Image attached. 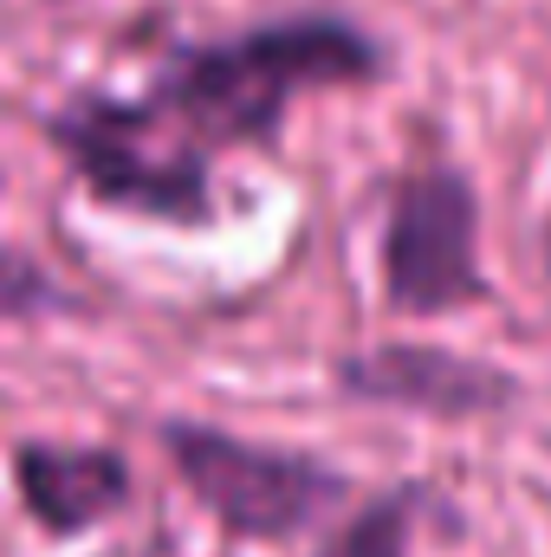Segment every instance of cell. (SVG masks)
Wrapping results in <instances>:
<instances>
[{
    "mask_svg": "<svg viewBox=\"0 0 551 557\" xmlns=\"http://www.w3.org/2000/svg\"><path fill=\"white\" fill-rule=\"evenodd\" d=\"M383 52L325 13L279 20L247 39H221L201 52H182L175 72L156 85V111L201 131V137H234V143H267L285 117V104L311 85H357L377 78Z\"/></svg>",
    "mask_w": 551,
    "mask_h": 557,
    "instance_id": "cell-1",
    "label": "cell"
},
{
    "mask_svg": "<svg viewBox=\"0 0 551 557\" xmlns=\"http://www.w3.org/2000/svg\"><path fill=\"white\" fill-rule=\"evenodd\" d=\"M162 454L228 539L285 545L344 499V473H331L325 460L241 441L208 421H162Z\"/></svg>",
    "mask_w": 551,
    "mask_h": 557,
    "instance_id": "cell-2",
    "label": "cell"
},
{
    "mask_svg": "<svg viewBox=\"0 0 551 557\" xmlns=\"http://www.w3.org/2000/svg\"><path fill=\"white\" fill-rule=\"evenodd\" d=\"M52 131L65 143L72 169L111 208H137V214H162V221H201V201H208L201 149L156 104H78Z\"/></svg>",
    "mask_w": 551,
    "mask_h": 557,
    "instance_id": "cell-3",
    "label": "cell"
},
{
    "mask_svg": "<svg viewBox=\"0 0 551 557\" xmlns=\"http://www.w3.org/2000/svg\"><path fill=\"white\" fill-rule=\"evenodd\" d=\"M383 285H390V305H403L415 318H434V311L480 298L467 175L421 169L396 188L390 234H383Z\"/></svg>",
    "mask_w": 551,
    "mask_h": 557,
    "instance_id": "cell-4",
    "label": "cell"
},
{
    "mask_svg": "<svg viewBox=\"0 0 551 557\" xmlns=\"http://www.w3.org/2000/svg\"><path fill=\"white\" fill-rule=\"evenodd\" d=\"M338 383L364 403L383 409H415V416H493L513 403V376L487 370L474 357L454 350H421V344H383V350H357L338 363Z\"/></svg>",
    "mask_w": 551,
    "mask_h": 557,
    "instance_id": "cell-5",
    "label": "cell"
},
{
    "mask_svg": "<svg viewBox=\"0 0 551 557\" xmlns=\"http://www.w3.org/2000/svg\"><path fill=\"white\" fill-rule=\"evenodd\" d=\"M20 506L52 539H85L131 499V467L118 447H72V441H26L13 454Z\"/></svg>",
    "mask_w": 551,
    "mask_h": 557,
    "instance_id": "cell-6",
    "label": "cell"
},
{
    "mask_svg": "<svg viewBox=\"0 0 551 557\" xmlns=\"http://www.w3.org/2000/svg\"><path fill=\"white\" fill-rule=\"evenodd\" d=\"M428 486H396L370 506H357L318 557H409V539H415V512H428Z\"/></svg>",
    "mask_w": 551,
    "mask_h": 557,
    "instance_id": "cell-7",
    "label": "cell"
},
{
    "mask_svg": "<svg viewBox=\"0 0 551 557\" xmlns=\"http://www.w3.org/2000/svg\"><path fill=\"white\" fill-rule=\"evenodd\" d=\"M65 292L20 253H0V318H33V311H59Z\"/></svg>",
    "mask_w": 551,
    "mask_h": 557,
    "instance_id": "cell-8",
    "label": "cell"
}]
</instances>
